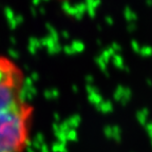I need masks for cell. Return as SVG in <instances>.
<instances>
[{
    "instance_id": "3",
    "label": "cell",
    "mask_w": 152,
    "mask_h": 152,
    "mask_svg": "<svg viewBox=\"0 0 152 152\" xmlns=\"http://www.w3.org/2000/svg\"><path fill=\"white\" fill-rule=\"evenodd\" d=\"M86 2H87V7L96 9V7L99 5L100 0H86Z\"/></svg>"
},
{
    "instance_id": "1",
    "label": "cell",
    "mask_w": 152,
    "mask_h": 152,
    "mask_svg": "<svg viewBox=\"0 0 152 152\" xmlns=\"http://www.w3.org/2000/svg\"><path fill=\"white\" fill-rule=\"evenodd\" d=\"M26 78L10 57L0 55V152H28L34 108Z\"/></svg>"
},
{
    "instance_id": "5",
    "label": "cell",
    "mask_w": 152,
    "mask_h": 152,
    "mask_svg": "<svg viewBox=\"0 0 152 152\" xmlns=\"http://www.w3.org/2000/svg\"><path fill=\"white\" fill-rule=\"evenodd\" d=\"M69 33H68V32H66V31H64L62 32V37L64 38H69Z\"/></svg>"
},
{
    "instance_id": "4",
    "label": "cell",
    "mask_w": 152,
    "mask_h": 152,
    "mask_svg": "<svg viewBox=\"0 0 152 152\" xmlns=\"http://www.w3.org/2000/svg\"><path fill=\"white\" fill-rule=\"evenodd\" d=\"M106 21H107V23H108V24H113V19H112L110 16H107V17H106Z\"/></svg>"
},
{
    "instance_id": "6",
    "label": "cell",
    "mask_w": 152,
    "mask_h": 152,
    "mask_svg": "<svg viewBox=\"0 0 152 152\" xmlns=\"http://www.w3.org/2000/svg\"><path fill=\"white\" fill-rule=\"evenodd\" d=\"M133 28H135V26H134V24H130V26H129V31H133Z\"/></svg>"
},
{
    "instance_id": "2",
    "label": "cell",
    "mask_w": 152,
    "mask_h": 152,
    "mask_svg": "<svg viewBox=\"0 0 152 152\" xmlns=\"http://www.w3.org/2000/svg\"><path fill=\"white\" fill-rule=\"evenodd\" d=\"M125 18L128 20V21H133L136 19V14L133 11H131V9L129 7H126L125 10Z\"/></svg>"
},
{
    "instance_id": "7",
    "label": "cell",
    "mask_w": 152,
    "mask_h": 152,
    "mask_svg": "<svg viewBox=\"0 0 152 152\" xmlns=\"http://www.w3.org/2000/svg\"><path fill=\"white\" fill-rule=\"evenodd\" d=\"M147 4L149 5V7H151V5H152V0H147Z\"/></svg>"
}]
</instances>
